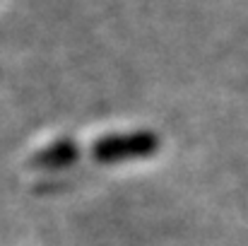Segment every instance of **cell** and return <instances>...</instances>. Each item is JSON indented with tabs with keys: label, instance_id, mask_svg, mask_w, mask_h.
Returning a JSON list of instances; mask_svg holds the SVG:
<instances>
[{
	"label": "cell",
	"instance_id": "6da1fadb",
	"mask_svg": "<svg viewBox=\"0 0 248 246\" xmlns=\"http://www.w3.org/2000/svg\"><path fill=\"white\" fill-rule=\"evenodd\" d=\"M159 150V138L155 133H128L108 135L94 145V157L99 162H123L135 157H150Z\"/></svg>",
	"mask_w": 248,
	"mask_h": 246
},
{
	"label": "cell",
	"instance_id": "7a4b0ae2",
	"mask_svg": "<svg viewBox=\"0 0 248 246\" xmlns=\"http://www.w3.org/2000/svg\"><path fill=\"white\" fill-rule=\"evenodd\" d=\"M78 160V145L73 140H58L53 143L51 148L41 150L31 162L36 166H65V164H73Z\"/></svg>",
	"mask_w": 248,
	"mask_h": 246
}]
</instances>
